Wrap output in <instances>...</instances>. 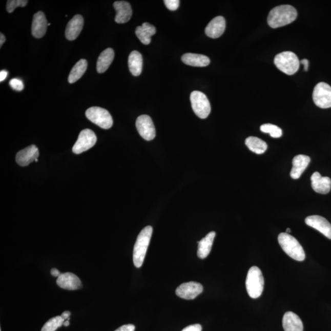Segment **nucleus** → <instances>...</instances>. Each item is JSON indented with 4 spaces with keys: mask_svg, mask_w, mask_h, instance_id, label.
I'll list each match as a JSON object with an SVG mask.
<instances>
[{
    "mask_svg": "<svg viewBox=\"0 0 331 331\" xmlns=\"http://www.w3.org/2000/svg\"><path fill=\"white\" fill-rule=\"evenodd\" d=\"M312 189L320 194H327L331 189V179L328 177H322L318 172H315L311 176Z\"/></svg>",
    "mask_w": 331,
    "mask_h": 331,
    "instance_id": "nucleus-18",
    "label": "nucleus"
},
{
    "mask_svg": "<svg viewBox=\"0 0 331 331\" xmlns=\"http://www.w3.org/2000/svg\"><path fill=\"white\" fill-rule=\"evenodd\" d=\"M136 126L137 132L143 139L149 141L155 138V128L152 118L149 115H142L137 118Z\"/></svg>",
    "mask_w": 331,
    "mask_h": 331,
    "instance_id": "nucleus-10",
    "label": "nucleus"
},
{
    "mask_svg": "<svg viewBox=\"0 0 331 331\" xmlns=\"http://www.w3.org/2000/svg\"><path fill=\"white\" fill-rule=\"evenodd\" d=\"M305 222L308 226L323 234L327 238L331 239V224L326 218L319 215H311L305 218Z\"/></svg>",
    "mask_w": 331,
    "mask_h": 331,
    "instance_id": "nucleus-12",
    "label": "nucleus"
},
{
    "mask_svg": "<svg viewBox=\"0 0 331 331\" xmlns=\"http://www.w3.org/2000/svg\"><path fill=\"white\" fill-rule=\"evenodd\" d=\"M39 155V153L37 147L31 145L18 152L15 157V160L21 167H27L37 160Z\"/></svg>",
    "mask_w": 331,
    "mask_h": 331,
    "instance_id": "nucleus-13",
    "label": "nucleus"
},
{
    "mask_svg": "<svg viewBox=\"0 0 331 331\" xmlns=\"http://www.w3.org/2000/svg\"><path fill=\"white\" fill-rule=\"evenodd\" d=\"M278 241L283 251L293 260L303 261L305 259V254L302 245L294 237L286 233H280Z\"/></svg>",
    "mask_w": 331,
    "mask_h": 331,
    "instance_id": "nucleus-3",
    "label": "nucleus"
},
{
    "mask_svg": "<svg viewBox=\"0 0 331 331\" xmlns=\"http://www.w3.org/2000/svg\"><path fill=\"white\" fill-rule=\"evenodd\" d=\"M245 144L250 151L258 155L264 154L267 149L266 142L258 137L254 136L247 137L245 140Z\"/></svg>",
    "mask_w": 331,
    "mask_h": 331,
    "instance_id": "nucleus-27",
    "label": "nucleus"
},
{
    "mask_svg": "<svg viewBox=\"0 0 331 331\" xmlns=\"http://www.w3.org/2000/svg\"><path fill=\"white\" fill-rule=\"evenodd\" d=\"M311 162V158L307 155H298L293 158V168L290 176L293 179H298L307 168Z\"/></svg>",
    "mask_w": 331,
    "mask_h": 331,
    "instance_id": "nucleus-20",
    "label": "nucleus"
},
{
    "mask_svg": "<svg viewBox=\"0 0 331 331\" xmlns=\"http://www.w3.org/2000/svg\"><path fill=\"white\" fill-rule=\"evenodd\" d=\"M57 284L60 288L68 290H76L82 288V283L79 278L71 273L61 274L58 277Z\"/></svg>",
    "mask_w": 331,
    "mask_h": 331,
    "instance_id": "nucleus-17",
    "label": "nucleus"
},
{
    "mask_svg": "<svg viewBox=\"0 0 331 331\" xmlns=\"http://www.w3.org/2000/svg\"><path fill=\"white\" fill-rule=\"evenodd\" d=\"M48 24L46 15L42 11L34 15L32 25V33L36 38H42L45 35Z\"/></svg>",
    "mask_w": 331,
    "mask_h": 331,
    "instance_id": "nucleus-16",
    "label": "nucleus"
},
{
    "mask_svg": "<svg viewBox=\"0 0 331 331\" xmlns=\"http://www.w3.org/2000/svg\"><path fill=\"white\" fill-rule=\"evenodd\" d=\"M203 292L201 283L190 282L181 284L176 290V294L179 297L187 300L195 299Z\"/></svg>",
    "mask_w": 331,
    "mask_h": 331,
    "instance_id": "nucleus-11",
    "label": "nucleus"
},
{
    "mask_svg": "<svg viewBox=\"0 0 331 331\" xmlns=\"http://www.w3.org/2000/svg\"><path fill=\"white\" fill-rule=\"evenodd\" d=\"M6 40V37L4 34L3 33H0V46H2L3 44L5 43Z\"/></svg>",
    "mask_w": 331,
    "mask_h": 331,
    "instance_id": "nucleus-40",
    "label": "nucleus"
},
{
    "mask_svg": "<svg viewBox=\"0 0 331 331\" xmlns=\"http://www.w3.org/2000/svg\"><path fill=\"white\" fill-rule=\"evenodd\" d=\"M135 33L140 42L148 45L151 42V37L156 33V29L152 25L145 23L137 27Z\"/></svg>",
    "mask_w": 331,
    "mask_h": 331,
    "instance_id": "nucleus-24",
    "label": "nucleus"
},
{
    "mask_svg": "<svg viewBox=\"0 0 331 331\" xmlns=\"http://www.w3.org/2000/svg\"><path fill=\"white\" fill-rule=\"evenodd\" d=\"M86 115L90 121L102 129H111L113 125L111 115L105 109L99 107L90 108L86 111Z\"/></svg>",
    "mask_w": 331,
    "mask_h": 331,
    "instance_id": "nucleus-6",
    "label": "nucleus"
},
{
    "mask_svg": "<svg viewBox=\"0 0 331 331\" xmlns=\"http://www.w3.org/2000/svg\"><path fill=\"white\" fill-rule=\"evenodd\" d=\"M202 326L199 324H192L185 327L182 331H201Z\"/></svg>",
    "mask_w": 331,
    "mask_h": 331,
    "instance_id": "nucleus-34",
    "label": "nucleus"
},
{
    "mask_svg": "<svg viewBox=\"0 0 331 331\" xmlns=\"http://www.w3.org/2000/svg\"><path fill=\"white\" fill-rule=\"evenodd\" d=\"M9 85H10L12 89L16 90V91H22L24 88L23 80L17 79V78L11 79L10 82H9Z\"/></svg>",
    "mask_w": 331,
    "mask_h": 331,
    "instance_id": "nucleus-32",
    "label": "nucleus"
},
{
    "mask_svg": "<svg viewBox=\"0 0 331 331\" xmlns=\"http://www.w3.org/2000/svg\"><path fill=\"white\" fill-rule=\"evenodd\" d=\"M245 285L250 297L253 299L260 297L264 289V279L260 268L253 266L250 268Z\"/></svg>",
    "mask_w": 331,
    "mask_h": 331,
    "instance_id": "nucleus-4",
    "label": "nucleus"
},
{
    "mask_svg": "<svg viewBox=\"0 0 331 331\" xmlns=\"http://www.w3.org/2000/svg\"><path fill=\"white\" fill-rule=\"evenodd\" d=\"M114 58V51L111 48H108L105 50L101 54L99 55L97 64H96V70L98 73H103L107 71L109 66L113 61Z\"/></svg>",
    "mask_w": 331,
    "mask_h": 331,
    "instance_id": "nucleus-25",
    "label": "nucleus"
},
{
    "mask_svg": "<svg viewBox=\"0 0 331 331\" xmlns=\"http://www.w3.org/2000/svg\"><path fill=\"white\" fill-rule=\"evenodd\" d=\"M71 313L69 311H65L61 315V317L64 320L70 319Z\"/></svg>",
    "mask_w": 331,
    "mask_h": 331,
    "instance_id": "nucleus-38",
    "label": "nucleus"
},
{
    "mask_svg": "<svg viewBox=\"0 0 331 331\" xmlns=\"http://www.w3.org/2000/svg\"><path fill=\"white\" fill-rule=\"evenodd\" d=\"M282 324L285 331H303L304 330V326H303L301 318L292 312H286L284 315Z\"/></svg>",
    "mask_w": 331,
    "mask_h": 331,
    "instance_id": "nucleus-21",
    "label": "nucleus"
},
{
    "mask_svg": "<svg viewBox=\"0 0 331 331\" xmlns=\"http://www.w3.org/2000/svg\"><path fill=\"white\" fill-rule=\"evenodd\" d=\"M190 100L193 110L198 117L204 119L209 116L211 111V104L204 93L193 91L190 95Z\"/></svg>",
    "mask_w": 331,
    "mask_h": 331,
    "instance_id": "nucleus-7",
    "label": "nucleus"
},
{
    "mask_svg": "<svg viewBox=\"0 0 331 331\" xmlns=\"http://www.w3.org/2000/svg\"><path fill=\"white\" fill-rule=\"evenodd\" d=\"M87 68V61L81 59L74 65L68 76V82L70 84L76 82L86 73Z\"/></svg>",
    "mask_w": 331,
    "mask_h": 331,
    "instance_id": "nucleus-28",
    "label": "nucleus"
},
{
    "mask_svg": "<svg viewBox=\"0 0 331 331\" xmlns=\"http://www.w3.org/2000/svg\"><path fill=\"white\" fill-rule=\"evenodd\" d=\"M96 140H97V137L92 130L90 129L82 130L73 146V153L75 154H80L88 151L95 145Z\"/></svg>",
    "mask_w": 331,
    "mask_h": 331,
    "instance_id": "nucleus-9",
    "label": "nucleus"
},
{
    "mask_svg": "<svg viewBox=\"0 0 331 331\" xmlns=\"http://www.w3.org/2000/svg\"><path fill=\"white\" fill-rule=\"evenodd\" d=\"M64 325L65 326H68L69 325H70V322H69V320L65 321L64 323Z\"/></svg>",
    "mask_w": 331,
    "mask_h": 331,
    "instance_id": "nucleus-41",
    "label": "nucleus"
},
{
    "mask_svg": "<svg viewBox=\"0 0 331 331\" xmlns=\"http://www.w3.org/2000/svg\"><path fill=\"white\" fill-rule=\"evenodd\" d=\"M135 330V326L132 324H126L118 328L115 331H134Z\"/></svg>",
    "mask_w": 331,
    "mask_h": 331,
    "instance_id": "nucleus-35",
    "label": "nucleus"
},
{
    "mask_svg": "<svg viewBox=\"0 0 331 331\" xmlns=\"http://www.w3.org/2000/svg\"><path fill=\"white\" fill-rule=\"evenodd\" d=\"M260 130L262 132L270 134V136L274 137V138H279L282 136V129L279 127L275 126V125L264 124L261 126Z\"/></svg>",
    "mask_w": 331,
    "mask_h": 331,
    "instance_id": "nucleus-30",
    "label": "nucleus"
},
{
    "mask_svg": "<svg viewBox=\"0 0 331 331\" xmlns=\"http://www.w3.org/2000/svg\"><path fill=\"white\" fill-rule=\"evenodd\" d=\"M64 321L61 316L51 318L43 326L42 331H55L58 327L64 325Z\"/></svg>",
    "mask_w": 331,
    "mask_h": 331,
    "instance_id": "nucleus-29",
    "label": "nucleus"
},
{
    "mask_svg": "<svg viewBox=\"0 0 331 331\" xmlns=\"http://www.w3.org/2000/svg\"><path fill=\"white\" fill-rule=\"evenodd\" d=\"M28 3L29 1H27V0H9L7 2V5H6V9L9 13H11L18 6L25 7Z\"/></svg>",
    "mask_w": 331,
    "mask_h": 331,
    "instance_id": "nucleus-31",
    "label": "nucleus"
},
{
    "mask_svg": "<svg viewBox=\"0 0 331 331\" xmlns=\"http://www.w3.org/2000/svg\"><path fill=\"white\" fill-rule=\"evenodd\" d=\"M164 5L171 11H176L179 8L180 2L179 0H165Z\"/></svg>",
    "mask_w": 331,
    "mask_h": 331,
    "instance_id": "nucleus-33",
    "label": "nucleus"
},
{
    "mask_svg": "<svg viewBox=\"0 0 331 331\" xmlns=\"http://www.w3.org/2000/svg\"><path fill=\"white\" fill-rule=\"evenodd\" d=\"M290 233H291V230H290L289 229H287L286 233L289 234Z\"/></svg>",
    "mask_w": 331,
    "mask_h": 331,
    "instance_id": "nucleus-42",
    "label": "nucleus"
},
{
    "mask_svg": "<svg viewBox=\"0 0 331 331\" xmlns=\"http://www.w3.org/2000/svg\"><path fill=\"white\" fill-rule=\"evenodd\" d=\"M84 26V18L80 15H76L69 22L65 36L67 39L70 40H74L79 36Z\"/></svg>",
    "mask_w": 331,
    "mask_h": 331,
    "instance_id": "nucleus-19",
    "label": "nucleus"
},
{
    "mask_svg": "<svg viewBox=\"0 0 331 331\" xmlns=\"http://www.w3.org/2000/svg\"><path fill=\"white\" fill-rule=\"evenodd\" d=\"M153 233L151 226L144 227L139 234L134 246L133 263L137 268L142 266Z\"/></svg>",
    "mask_w": 331,
    "mask_h": 331,
    "instance_id": "nucleus-2",
    "label": "nucleus"
},
{
    "mask_svg": "<svg viewBox=\"0 0 331 331\" xmlns=\"http://www.w3.org/2000/svg\"><path fill=\"white\" fill-rule=\"evenodd\" d=\"M313 99L318 107L331 108V87L325 82L318 83L314 89Z\"/></svg>",
    "mask_w": 331,
    "mask_h": 331,
    "instance_id": "nucleus-8",
    "label": "nucleus"
},
{
    "mask_svg": "<svg viewBox=\"0 0 331 331\" xmlns=\"http://www.w3.org/2000/svg\"><path fill=\"white\" fill-rule=\"evenodd\" d=\"M274 64L283 73L292 76L299 70L300 61L295 53L286 51L277 54L274 58Z\"/></svg>",
    "mask_w": 331,
    "mask_h": 331,
    "instance_id": "nucleus-5",
    "label": "nucleus"
},
{
    "mask_svg": "<svg viewBox=\"0 0 331 331\" xmlns=\"http://www.w3.org/2000/svg\"><path fill=\"white\" fill-rule=\"evenodd\" d=\"M143 59L139 52L134 51L129 55V67L131 73L138 76L142 73Z\"/></svg>",
    "mask_w": 331,
    "mask_h": 331,
    "instance_id": "nucleus-26",
    "label": "nucleus"
},
{
    "mask_svg": "<svg viewBox=\"0 0 331 331\" xmlns=\"http://www.w3.org/2000/svg\"><path fill=\"white\" fill-rule=\"evenodd\" d=\"M8 74V71L5 70H3L0 72V82H3V80H5L6 78L7 77Z\"/></svg>",
    "mask_w": 331,
    "mask_h": 331,
    "instance_id": "nucleus-36",
    "label": "nucleus"
},
{
    "mask_svg": "<svg viewBox=\"0 0 331 331\" xmlns=\"http://www.w3.org/2000/svg\"><path fill=\"white\" fill-rule=\"evenodd\" d=\"M216 236V233L212 232L208 234L204 238L199 242L198 249V257L201 259H204L208 257L210 254L214 240Z\"/></svg>",
    "mask_w": 331,
    "mask_h": 331,
    "instance_id": "nucleus-23",
    "label": "nucleus"
},
{
    "mask_svg": "<svg viewBox=\"0 0 331 331\" xmlns=\"http://www.w3.org/2000/svg\"><path fill=\"white\" fill-rule=\"evenodd\" d=\"M182 61L187 65L195 67H207L211 63L210 59L207 56L192 53L183 55Z\"/></svg>",
    "mask_w": 331,
    "mask_h": 331,
    "instance_id": "nucleus-22",
    "label": "nucleus"
},
{
    "mask_svg": "<svg viewBox=\"0 0 331 331\" xmlns=\"http://www.w3.org/2000/svg\"><path fill=\"white\" fill-rule=\"evenodd\" d=\"M114 7L117 12L115 21L117 24L128 23L132 18L133 11L129 2L126 1L115 2Z\"/></svg>",
    "mask_w": 331,
    "mask_h": 331,
    "instance_id": "nucleus-15",
    "label": "nucleus"
},
{
    "mask_svg": "<svg viewBox=\"0 0 331 331\" xmlns=\"http://www.w3.org/2000/svg\"><path fill=\"white\" fill-rule=\"evenodd\" d=\"M51 273L52 276L58 277L61 274L57 268H53L51 271Z\"/></svg>",
    "mask_w": 331,
    "mask_h": 331,
    "instance_id": "nucleus-37",
    "label": "nucleus"
},
{
    "mask_svg": "<svg viewBox=\"0 0 331 331\" xmlns=\"http://www.w3.org/2000/svg\"><path fill=\"white\" fill-rule=\"evenodd\" d=\"M226 29V21L222 16H218L209 23L205 29L206 35L211 38H218L223 34Z\"/></svg>",
    "mask_w": 331,
    "mask_h": 331,
    "instance_id": "nucleus-14",
    "label": "nucleus"
},
{
    "mask_svg": "<svg viewBox=\"0 0 331 331\" xmlns=\"http://www.w3.org/2000/svg\"><path fill=\"white\" fill-rule=\"evenodd\" d=\"M298 12L292 6L281 5L272 9L268 14L267 23L273 29L287 26L297 18Z\"/></svg>",
    "mask_w": 331,
    "mask_h": 331,
    "instance_id": "nucleus-1",
    "label": "nucleus"
},
{
    "mask_svg": "<svg viewBox=\"0 0 331 331\" xmlns=\"http://www.w3.org/2000/svg\"><path fill=\"white\" fill-rule=\"evenodd\" d=\"M301 63L303 65H304V70L305 71H307L308 70V65H309V61L307 59H303L301 61Z\"/></svg>",
    "mask_w": 331,
    "mask_h": 331,
    "instance_id": "nucleus-39",
    "label": "nucleus"
},
{
    "mask_svg": "<svg viewBox=\"0 0 331 331\" xmlns=\"http://www.w3.org/2000/svg\"><path fill=\"white\" fill-rule=\"evenodd\" d=\"M51 26V24H48V26Z\"/></svg>",
    "mask_w": 331,
    "mask_h": 331,
    "instance_id": "nucleus-43",
    "label": "nucleus"
}]
</instances>
